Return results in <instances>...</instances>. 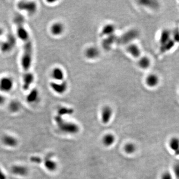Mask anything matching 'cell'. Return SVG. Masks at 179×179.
I'll return each mask as SVG.
<instances>
[{
  "label": "cell",
  "instance_id": "cell-1",
  "mask_svg": "<svg viewBox=\"0 0 179 179\" xmlns=\"http://www.w3.org/2000/svg\"><path fill=\"white\" fill-rule=\"evenodd\" d=\"M33 57V45L32 40L23 43L20 64L23 72L30 71Z\"/></svg>",
  "mask_w": 179,
  "mask_h": 179
},
{
  "label": "cell",
  "instance_id": "cell-2",
  "mask_svg": "<svg viewBox=\"0 0 179 179\" xmlns=\"http://www.w3.org/2000/svg\"><path fill=\"white\" fill-rule=\"evenodd\" d=\"M14 23L16 29V37L23 43L32 40L28 30L23 16L21 14H17L14 17Z\"/></svg>",
  "mask_w": 179,
  "mask_h": 179
},
{
  "label": "cell",
  "instance_id": "cell-3",
  "mask_svg": "<svg viewBox=\"0 0 179 179\" xmlns=\"http://www.w3.org/2000/svg\"><path fill=\"white\" fill-rule=\"evenodd\" d=\"M16 7L19 12L29 17L34 15L38 10L37 3L32 1H20L16 4Z\"/></svg>",
  "mask_w": 179,
  "mask_h": 179
},
{
  "label": "cell",
  "instance_id": "cell-4",
  "mask_svg": "<svg viewBox=\"0 0 179 179\" xmlns=\"http://www.w3.org/2000/svg\"><path fill=\"white\" fill-rule=\"evenodd\" d=\"M55 120L59 129L64 132L70 133H76L79 131V127L77 125L73 123L65 122L61 116L59 115L55 117Z\"/></svg>",
  "mask_w": 179,
  "mask_h": 179
},
{
  "label": "cell",
  "instance_id": "cell-5",
  "mask_svg": "<svg viewBox=\"0 0 179 179\" xmlns=\"http://www.w3.org/2000/svg\"><path fill=\"white\" fill-rule=\"evenodd\" d=\"M14 85V80L11 76H2L0 78V92L2 93H9L13 89Z\"/></svg>",
  "mask_w": 179,
  "mask_h": 179
},
{
  "label": "cell",
  "instance_id": "cell-6",
  "mask_svg": "<svg viewBox=\"0 0 179 179\" xmlns=\"http://www.w3.org/2000/svg\"><path fill=\"white\" fill-rule=\"evenodd\" d=\"M35 79V76L31 71L23 72L22 76V89L24 91H28L31 89Z\"/></svg>",
  "mask_w": 179,
  "mask_h": 179
},
{
  "label": "cell",
  "instance_id": "cell-7",
  "mask_svg": "<svg viewBox=\"0 0 179 179\" xmlns=\"http://www.w3.org/2000/svg\"><path fill=\"white\" fill-rule=\"evenodd\" d=\"M49 86L53 92L58 95L64 93L68 89V83L65 80L61 82L51 81L49 83Z\"/></svg>",
  "mask_w": 179,
  "mask_h": 179
},
{
  "label": "cell",
  "instance_id": "cell-8",
  "mask_svg": "<svg viewBox=\"0 0 179 179\" xmlns=\"http://www.w3.org/2000/svg\"><path fill=\"white\" fill-rule=\"evenodd\" d=\"M16 45V39L14 35L9 36L5 41H3L0 44V49L3 53L10 52L14 48Z\"/></svg>",
  "mask_w": 179,
  "mask_h": 179
},
{
  "label": "cell",
  "instance_id": "cell-9",
  "mask_svg": "<svg viewBox=\"0 0 179 179\" xmlns=\"http://www.w3.org/2000/svg\"><path fill=\"white\" fill-rule=\"evenodd\" d=\"M64 24L60 22H55L52 23L49 27L51 34L55 37L60 36L64 32Z\"/></svg>",
  "mask_w": 179,
  "mask_h": 179
},
{
  "label": "cell",
  "instance_id": "cell-10",
  "mask_svg": "<svg viewBox=\"0 0 179 179\" xmlns=\"http://www.w3.org/2000/svg\"><path fill=\"white\" fill-rule=\"evenodd\" d=\"M51 77L52 81L61 82L65 80V72L62 68L59 67H55L53 68L51 72Z\"/></svg>",
  "mask_w": 179,
  "mask_h": 179
},
{
  "label": "cell",
  "instance_id": "cell-11",
  "mask_svg": "<svg viewBox=\"0 0 179 179\" xmlns=\"http://www.w3.org/2000/svg\"><path fill=\"white\" fill-rule=\"evenodd\" d=\"M84 54L89 60H95L99 57L100 51L97 47L91 46L85 49Z\"/></svg>",
  "mask_w": 179,
  "mask_h": 179
},
{
  "label": "cell",
  "instance_id": "cell-12",
  "mask_svg": "<svg viewBox=\"0 0 179 179\" xmlns=\"http://www.w3.org/2000/svg\"><path fill=\"white\" fill-rule=\"evenodd\" d=\"M160 79L157 75L151 73L147 75L145 79V83L149 88H155L159 84Z\"/></svg>",
  "mask_w": 179,
  "mask_h": 179
},
{
  "label": "cell",
  "instance_id": "cell-13",
  "mask_svg": "<svg viewBox=\"0 0 179 179\" xmlns=\"http://www.w3.org/2000/svg\"><path fill=\"white\" fill-rule=\"evenodd\" d=\"M113 115V109L109 105L104 106L101 111V119L102 122L106 124L111 120Z\"/></svg>",
  "mask_w": 179,
  "mask_h": 179
},
{
  "label": "cell",
  "instance_id": "cell-14",
  "mask_svg": "<svg viewBox=\"0 0 179 179\" xmlns=\"http://www.w3.org/2000/svg\"><path fill=\"white\" fill-rule=\"evenodd\" d=\"M39 92L36 88H33L27 91L26 101L29 103H33L36 102L39 99Z\"/></svg>",
  "mask_w": 179,
  "mask_h": 179
},
{
  "label": "cell",
  "instance_id": "cell-15",
  "mask_svg": "<svg viewBox=\"0 0 179 179\" xmlns=\"http://www.w3.org/2000/svg\"><path fill=\"white\" fill-rule=\"evenodd\" d=\"M127 52L131 55V56L135 58H138L141 56V50L137 45L131 43L127 47Z\"/></svg>",
  "mask_w": 179,
  "mask_h": 179
},
{
  "label": "cell",
  "instance_id": "cell-16",
  "mask_svg": "<svg viewBox=\"0 0 179 179\" xmlns=\"http://www.w3.org/2000/svg\"><path fill=\"white\" fill-rule=\"evenodd\" d=\"M2 142L5 146L9 147H15L18 144L17 139L10 135H5L3 136Z\"/></svg>",
  "mask_w": 179,
  "mask_h": 179
},
{
  "label": "cell",
  "instance_id": "cell-17",
  "mask_svg": "<svg viewBox=\"0 0 179 179\" xmlns=\"http://www.w3.org/2000/svg\"><path fill=\"white\" fill-rule=\"evenodd\" d=\"M11 172L12 173L16 175L25 176L27 175L29 170L27 168L24 166L15 165L13 166L11 168Z\"/></svg>",
  "mask_w": 179,
  "mask_h": 179
},
{
  "label": "cell",
  "instance_id": "cell-18",
  "mask_svg": "<svg viewBox=\"0 0 179 179\" xmlns=\"http://www.w3.org/2000/svg\"><path fill=\"white\" fill-rule=\"evenodd\" d=\"M116 30V27L112 23H107L104 25L101 30V34L103 36L109 37L114 34Z\"/></svg>",
  "mask_w": 179,
  "mask_h": 179
},
{
  "label": "cell",
  "instance_id": "cell-19",
  "mask_svg": "<svg viewBox=\"0 0 179 179\" xmlns=\"http://www.w3.org/2000/svg\"><path fill=\"white\" fill-rule=\"evenodd\" d=\"M151 64V61L148 56H143L140 57L137 62L139 67L143 70H146L149 68Z\"/></svg>",
  "mask_w": 179,
  "mask_h": 179
},
{
  "label": "cell",
  "instance_id": "cell-20",
  "mask_svg": "<svg viewBox=\"0 0 179 179\" xmlns=\"http://www.w3.org/2000/svg\"><path fill=\"white\" fill-rule=\"evenodd\" d=\"M44 164L47 169L50 171H54L56 169V163L50 159L49 155H48L45 158Z\"/></svg>",
  "mask_w": 179,
  "mask_h": 179
},
{
  "label": "cell",
  "instance_id": "cell-21",
  "mask_svg": "<svg viewBox=\"0 0 179 179\" xmlns=\"http://www.w3.org/2000/svg\"><path fill=\"white\" fill-rule=\"evenodd\" d=\"M115 141V136L111 134H106L103 138V144L106 146H111Z\"/></svg>",
  "mask_w": 179,
  "mask_h": 179
},
{
  "label": "cell",
  "instance_id": "cell-22",
  "mask_svg": "<svg viewBox=\"0 0 179 179\" xmlns=\"http://www.w3.org/2000/svg\"><path fill=\"white\" fill-rule=\"evenodd\" d=\"M169 145L172 150L178 151L179 148V139L177 138H172L170 141Z\"/></svg>",
  "mask_w": 179,
  "mask_h": 179
},
{
  "label": "cell",
  "instance_id": "cell-23",
  "mask_svg": "<svg viewBox=\"0 0 179 179\" xmlns=\"http://www.w3.org/2000/svg\"><path fill=\"white\" fill-rule=\"evenodd\" d=\"M124 149L127 154H133L135 152V146L133 143H127L125 145Z\"/></svg>",
  "mask_w": 179,
  "mask_h": 179
},
{
  "label": "cell",
  "instance_id": "cell-24",
  "mask_svg": "<svg viewBox=\"0 0 179 179\" xmlns=\"http://www.w3.org/2000/svg\"><path fill=\"white\" fill-rule=\"evenodd\" d=\"M73 112V109H67L66 107H61L59 109L58 111L59 115L61 116V115H65V114H71Z\"/></svg>",
  "mask_w": 179,
  "mask_h": 179
},
{
  "label": "cell",
  "instance_id": "cell-25",
  "mask_svg": "<svg viewBox=\"0 0 179 179\" xmlns=\"http://www.w3.org/2000/svg\"><path fill=\"white\" fill-rule=\"evenodd\" d=\"M10 109L11 111L17 112L20 109V105L17 102H13L10 105Z\"/></svg>",
  "mask_w": 179,
  "mask_h": 179
},
{
  "label": "cell",
  "instance_id": "cell-26",
  "mask_svg": "<svg viewBox=\"0 0 179 179\" xmlns=\"http://www.w3.org/2000/svg\"><path fill=\"white\" fill-rule=\"evenodd\" d=\"M30 161L34 163L39 164L42 162V159L41 158L37 156H32L30 158Z\"/></svg>",
  "mask_w": 179,
  "mask_h": 179
},
{
  "label": "cell",
  "instance_id": "cell-27",
  "mask_svg": "<svg viewBox=\"0 0 179 179\" xmlns=\"http://www.w3.org/2000/svg\"><path fill=\"white\" fill-rule=\"evenodd\" d=\"M174 172L178 179H179V163L176 164L174 166Z\"/></svg>",
  "mask_w": 179,
  "mask_h": 179
},
{
  "label": "cell",
  "instance_id": "cell-28",
  "mask_svg": "<svg viewBox=\"0 0 179 179\" xmlns=\"http://www.w3.org/2000/svg\"><path fill=\"white\" fill-rule=\"evenodd\" d=\"M161 179H172V176L169 173L166 172L162 176Z\"/></svg>",
  "mask_w": 179,
  "mask_h": 179
},
{
  "label": "cell",
  "instance_id": "cell-29",
  "mask_svg": "<svg viewBox=\"0 0 179 179\" xmlns=\"http://www.w3.org/2000/svg\"><path fill=\"white\" fill-rule=\"evenodd\" d=\"M6 99V97L2 93H0V105L5 103Z\"/></svg>",
  "mask_w": 179,
  "mask_h": 179
},
{
  "label": "cell",
  "instance_id": "cell-30",
  "mask_svg": "<svg viewBox=\"0 0 179 179\" xmlns=\"http://www.w3.org/2000/svg\"><path fill=\"white\" fill-rule=\"evenodd\" d=\"M0 179H7V177L5 174L4 173L1 169H0Z\"/></svg>",
  "mask_w": 179,
  "mask_h": 179
},
{
  "label": "cell",
  "instance_id": "cell-31",
  "mask_svg": "<svg viewBox=\"0 0 179 179\" xmlns=\"http://www.w3.org/2000/svg\"><path fill=\"white\" fill-rule=\"evenodd\" d=\"M2 30H1V29H0V34H1V33H2Z\"/></svg>",
  "mask_w": 179,
  "mask_h": 179
}]
</instances>
